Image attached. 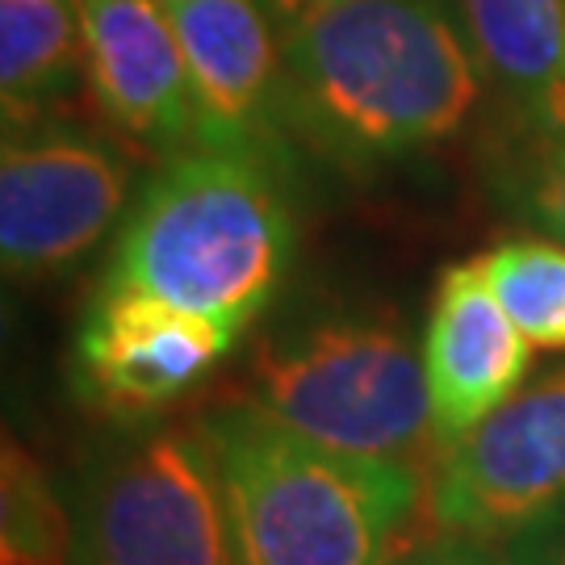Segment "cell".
Returning a JSON list of instances; mask_svg holds the SVG:
<instances>
[{
  "label": "cell",
  "mask_w": 565,
  "mask_h": 565,
  "mask_svg": "<svg viewBox=\"0 0 565 565\" xmlns=\"http://www.w3.org/2000/svg\"><path fill=\"white\" fill-rule=\"evenodd\" d=\"M335 4H352V0H268V13L277 21V30H289L294 21L310 18V13H323Z\"/></svg>",
  "instance_id": "obj_19"
},
{
  "label": "cell",
  "mask_w": 565,
  "mask_h": 565,
  "mask_svg": "<svg viewBox=\"0 0 565 565\" xmlns=\"http://www.w3.org/2000/svg\"><path fill=\"white\" fill-rule=\"evenodd\" d=\"M84 76L81 0H0L4 130L30 126Z\"/></svg>",
  "instance_id": "obj_13"
},
{
  "label": "cell",
  "mask_w": 565,
  "mask_h": 565,
  "mask_svg": "<svg viewBox=\"0 0 565 565\" xmlns=\"http://www.w3.org/2000/svg\"><path fill=\"white\" fill-rule=\"evenodd\" d=\"M482 268L524 340L565 352V243L507 239L482 256Z\"/></svg>",
  "instance_id": "obj_14"
},
{
  "label": "cell",
  "mask_w": 565,
  "mask_h": 565,
  "mask_svg": "<svg viewBox=\"0 0 565 565\" xmlns=\"http://www.w3.org/2000/svg\"><path fill=\"white\" fill-rule=\"evenodd\" d=\"M239 565H394L427 503L415 461L343 457L260 406L205 419Z\"/></svg>",
  "instance_id": "obj_2"
},
{
  "label": "cell",
  "mask_w": 565,
  "mask_h": 565,
  "mask_svg": "<svg viewBox=\"0 0 565 565\" xmlns=\"http://www.w3.org/2000/svg\"><path fill=\"white\" fill-rule=\"evenodd\" d=\"M239 331L198 310L105 285L76 335V385L109 415H156L218 369Z\"/></svg>",
  "instance_id": "obj_8"
},
{
  "label": "cell",
  "mask_w": 565,
  "mask_h": 565,
  "mask_svg": "<svg viewBox=\"0 0 565 565\" xmlns=\"http://www.w3.org/2000/svg\"><path fill=\"white\" fill-rule=\"evenodd\" d=\"M532 343L486 281L482 256L445 268L424 335L436 448L457 445L524 385Z\"/></svg>",
  "instance_id": "obj_11"
},
{
  "label": "cell",
  "mask_w": 565,
  "mask_h": 565,
  "mask_svg": "<svg viewBox=\"0 0 565 565\" xmlns=\"http://www.w3.org/2000/svg\"><path fill=\"white\" fill-rule=\"evenodd\" d=\"M256 406L343 457L411 461L436 445L424 356L385 319H327L273 340L256 361Z\"/></svg>",
  "instance_id": "obj_4"
},
{
  "label": "cell",
  "mask_w": 565,
  "mask_h": 565,
  "mask_svg": "<svg viewBox=\"0 0 565 565\" xmlns=\"http://www.w3.org/2000/svg\"><path fill=\"white\" fill-rule=\"evenodd\" d=\"M189 67L198 147H260L285 121L281 30L268 0H181L168 4Z\"/></svg>",
  "instance_id": "obj_9"
},
{
  "label": "cell",
  "mask_w": 565,
  "mask_h": 565,
  "mask_svg": "<svg viewBox=\"0 0 565 565\" xmlns=\"http://www.w3.org/2000/svg\"><path fill=\"white\" fill-rule=\"evenodd\" d=\"M163 4H181V0H163Z\"/></svg>",
  "instance_id": "obj_20"
},
{
  "label": "cell",
  "mask_w": 565,
  "mask_h": 565,
  "mask_svg": "<svg viewBox=\"0 0 565 565\" xmlns=\"http://www.w3.org/2000/svg\"><path fill=\"white\" fill-rule=\"evenodd\" d=\"M0 562L4 565H67L76 524L51 490V478L21 445H4L0 469Z\"/></svg>",
  "instance_id": "obj_15"
},
{
  "label": "cell",
  "mask_w": 565,
  "mask_h": 565,
  "mask_svg": "<svg viewBox=\"0 0 565 565\" xmlns=\"http://www.w3.org/2000/svg\"><path fill=\"white\" fill-rule=\"evenodd\" d=\"M482 72L541 139H565V0H457Z\"/></svg>",
  "instance_id": "obj_12"
},
{
  "label": "cell",
  "mask_w": 565,
  "mask_h": 565,
  "mask_svg": "<svg viewBox=\"0 0 565 565\" xmlns=\"http://www.w3.org/2000/svg\"><path fill=\"white\" fill-rule=\"evenodd\" d=\"M130 193L118 147L63 121L4 130L0 256L13 281L51 277L84 260L114 231Z\"/></svg>",
  "instance_id": "obj_7"
},
{
  "label": "cell",
  "mask_w": 565,
  "mask_h": 565,
  "mask_svg": "<svg viewBox=\"0 0 565 565\" xmlns=\"http://www.w3.org/2000/svg\"><path fill=\"white\" fill-rule=\"evenodd\" d=\"M294 260V210L277 151L189 147L142 189L105 285L243 327Z\"/></svg>",
  "instance_id": "obj_3"
},
{
  "label": "cell",
  "mask_w": 565,
  "mask_h": 565,
  "mask_svg": "<svg viewBox=\"0 0 565 565\" xmlns=\"http://www.w3.org/2000/svg\"><path fill=\"white\" fill-rule=\"evenodd\" d=\"M72 524L84 565H239L205 427H156L114 448Z\"/></svg>",
  "instance_id": "obj_5"
},
{
  "label": "cell",
  "mask_w": 565,
  "mask_h": 565,
  "mask_svg": "<svg viewBox=\"0 0 565 565\" xmlns=\"http://www.w3.org/2000/svg\"><path fill=\"white\" fill-rule=\"evenodd\" d=\"M285 121L348 172L457 139L482 102V60L457 0H352L281 30Z\"/></svg>",
  "instance_id": "obj_1"
},
{
  "label": "cell",
  "mask_w": 565,
  "mask_h": 565,
  "mask_svg": "<svg viewBox=\"0 0 565 565\" xmlns=\"http://www.w3.org/2000/svg\"><path fill=\"white\" fill-rule=\"evenodd\" d=\"M394 565H507L499 545H478V541H452V536H427L424 545H411L398 553Z\"/></svg>",
  "instance_id": "obj_18"
},
{
  "label": "cell",
  "mask_w": 565,
  "mask_h": 565,
  "mask_svg": "<svg viewBox=\"0 0 565 565\" xmlns=\"http://www.w3.org/2000/svg\"><path fill=\"white\" fill-rule=\"evenodd\" d=\"M499 548H503L507 565H565V503L553 507L545 520H536L532 527L515 532Z\"/></svg>",
  "instance_id": "obj_17"
},
{
  "label": "cell",
  "mask_w": 565,
  "mask_h": 565,
  "mask_svg": "<svg viewBox=\"0 0 565 565\" xmlns=\"http://www.w3.org/2000/svg\"><path fill=\"white\" fill-rule=\"evenodd\" d=\"M84 81L126 139L160 151L198 147L189 67L163 0H81Z\"/></svg>",
  "instance_id": "obj_10"
},
{
  "label": "cell",
  "mask_w": 565,
  "mask_h": 565,
  "mask_svg": "<svg viewBox=\"0 0 565 565\" xmlns=\"http://www.w3.org/2000/svg\"><path fill=\"white\" fill-rule=\"evenodd\" d=\"M565 503V364L524 382L427 473L431 536L503 545Z\"/></svg>",
  "instance_id": "obj_6"
},
{
  "label": "cell",
  "mask_w": 565,
  "mask_h": 565,
  "mask_svg": "<svg viewBox=\"0 0 565 565\" xmlns=\"http://www.w3.org/2000/svg\"><path fill=\"white\" fill-rule=\"evenodd\" d=\"M524 214L565 243V139H541L520 181Z\"/></svg>",
  "instance_id": "obj_16"
}]
</instances>
